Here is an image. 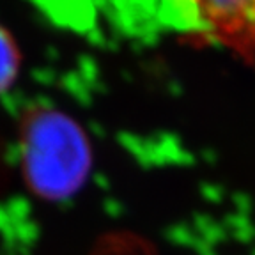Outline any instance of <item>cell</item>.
I'll use <instances>...</instances> for the list:
<instances>
[{
    "instance_id": "3957f363",
    "label": "cell",
    "mask_w": 255,
    "mask_h": 255,
    "mask_svg": "<svg viewBox=\"0 0 255 255\" xmlns=\"http://www.w3.org/2000/svg\"><path fill=\"white\" fill-rule=\"evenodd\" d=\"M20 68V53L4 27H0V92L14 82L16 73Z\"/></svg>"
},
{
    "instance_id": "6da1fadb",
    "label": "cell",
    "mask_w": 255,
    "mask_h": 255,
    "mask_svg": "<svg viewBox=\"0 0 255 255\" xmlns=\"http://www.w3.org/2000/svg\"><path fill=\"white\" fill-rule=\"evenodd\" d=\"M23 167L28 184L46 199H62L84 183L91 149L82 128L60 112L39 110L21 129Z\"/></svg>"
},
{
    "instance_id": "7a4b0ae2",
    "label": "cell",
    "mask_w": 255,
    "mask_h": 255,
    "mask_svg": "<svg viewBox=\"0 0 255 255\" xmlns=\"http://www.w3.org/2000/svg\"><path fill=\"white\" fill-rule=\"evenodd\" d=\"M195 37L255 62V0H172Z\"/></svg>"
}]
</instances>
